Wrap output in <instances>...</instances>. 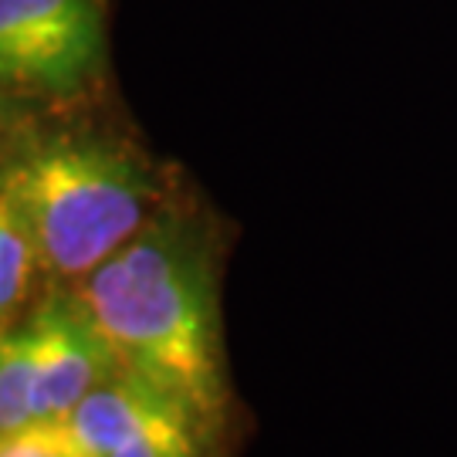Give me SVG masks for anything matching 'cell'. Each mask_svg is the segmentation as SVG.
Listing matches in <instances>:
<instances>
[{
	"label": "cell",
	"mask_w": 457,
	"mask_h": 457,
	"mask_svg": "<svg viewBox=\"0 0 457 457\" xmlns=\"http://www.w3.org/2000/svg\"><path fill=\"white\" fill-rule=\"evenodd\" d=\"M79 295L119 362L194 413L217 437L230 390L217 305V245L207 217L170 196Z\"/></svg>",
	"instance_id": "6da1fadb"
},
{
	"label": "cell",
	"mask_w": 457,
	"mask_h": 457,
	"mask_svg": "<svg viewBox=\"0 0 457 457\" xmlns=\"http://www.w3.org/2000/svg\"><path fill=\"white\" fill-rule=\"evenodd\" d=\"M0 194L54 285L88 278L170 200L132 139L85 126L24 136L0 160Z\"/></svg>",
	"instance_id": "7a4b0ae2"
},
{
	"label": "cell",
	"mask_w": 457,
	"mask_h": 457,
	"mask_svg": "<svg viewBox=\"0 0 457 457\" xmlns=\"http://www.w3.org/2000/svg\"><path fill=\"white\" fill-rule=\"evenodd\" d=\"M105 62V0H0V85L17 98L75 102Z\"/></svg>",
	"instance_id": "3957f363"
},
{
	"label": "cell",
	"mask_w": 457,
	"mask_h": 457,
	"mask_svg": "<svg viewBox=\"0 0 457 457\" xmlns=\"http://www.w3.org/2000/svg\"><path fill=\"white\" fill-rule=\"evenodd\" d=\"M37 339V427H62L98 383L122 370L112 343L75 285H54L28 315Z\"/></svg>",
	"instance_id": "277c9868"
},
{
	"label": "cell",
	"mask_w": 457,
	"mask_h": 457,
	"mask_svg": "<svg viewBox=\"0 0 457 457\" xmlns=\"http://www.w3.org/2000/svg\"><path fill=\"white\" fill-rule=\"evenodd\" d=\"M37 386V339L28 319L0 332V437L37 427L34 420Z\"/></svg>",
	"instance_id": "5b68a950"
},
{
	"label": "cell",
	"mask_w": 457,
	"mask_h": 457,
	"mask_svg": "<svg viewBox=\"0 0 457 457\" xmlns=\"http://www.w3.org/2000/svg\"><path fill=\"white\" fill-rule=\"evenodd\" d=\"M213 434L180 403L156 413L105 457H207Z\"/></svg>",
	"instance_id": "8992f818"
},
{
	"label": "cell",
	"mask_w": 457,
	"mask_h": 457,
	"mask_svg": "<svg viewBox=\"0 0 457 457\" xmlns=\"http://www.w3.org/2000/svg\"><path fill=\"white\" fill-rule=\"evenodd\" d=\"M34 271L41 268H37L31 237L0 194V332L17 322V312L31 292Z\"/></svg>",
	"instance_id": "52a82bcc"
},
{
	"label": "cell",
	"mask_w": 457,
	"mask_h": 457,
	"mask_svg": "<svg viewBox=\"0 0 457 457\" xmlns=\"http://www.w3.org/2000/svg\"><path fill=\"white\" fill-rule=\"evenodd\" d=\"M0 457H65L62 427H28L0 437Z\"/></svg>",
	"instance_id": "ba28073f"
},
{
	"label": "cell",
	"mask_w": 457,
	"mask_h": 457,
	"mask_svg": "<svg viewBox=\"0 0 457 457\" xmlns=\"http://www.w3.org/2000/svg\"><path fill=\"white\" fill-rule=\"evenodd\" d=\"M24 119V98H17L14 92H7L0 85V136L14 132V126H21Z\"/></svg>",
	"instance_id": "9c48e42d"
},
{
	"label": "cell",
	"mask_w": 457,
	"mask_h": 457,
	"mask_svg": "<svg viewBox=\"0 0 457 457\" xmlns=\"http://www.w3.org/2000/svg\"><path fill=\"white\" fill-rule=\"evenodd\" d=\"M62 454H65V457H92V454H85L82 447H75V444L68 441L65 430H62Z\"/></svg>",
	"instance_id": "30bf717a"
}]
</instances>
